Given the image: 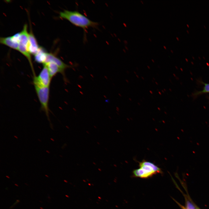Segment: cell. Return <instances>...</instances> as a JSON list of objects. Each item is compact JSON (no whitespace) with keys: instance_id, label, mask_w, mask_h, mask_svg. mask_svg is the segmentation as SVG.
Here are the masks:
<instances>
[{"instance_id":"cell-5","label":"cell","mask_w":209,"mask_h":209,"mask_svg":"<svg viewBox=\"0 0 209 209\" xmlns=\"http://www.w3.org/2000/svg\"><path fill=\"white\" fill-rule=\"evenodd\" d=\"M49 62L55 63L59 67L62 71L63 79L65 81L67 82L65 74V70L68 68L72 67V66L66 64L53 54L47 53L46 60L44 64Z\"/></svg>"},{"instance_id":"cell-19","label":"cell","mask_w":209,"mask_h":209,"mask_svg":"<svg viewBox=\"0 0 209 209\" xmlns=\"http://www.w3.org/2000/svg\"><path fill=\"white\" fill-rule=\"evenodd\" d=\"M152 60L153 62H154V60H153V59H152Z\"/></svg>"},{"instance_id":"cell-8","label":"cell","mask_w":209,"mask_h":209,"mask_svg":"<svg viewBox=\"0 0 209 209\" xmlns=\"http://www.w3.org/2000/svg\"><path fill=\"white\" fill-rule=\"evenodd\" d=\"M44 64L47 66L52 79L58 73H60L62 74L61 70L55 63L52 62H49Z\"/></svg>"},{"instance_id":"cell-17","label":"cell","mask_w":209,"mask_h":209,"mask_svg":"<svg viewBox=\"0 0 209 209\" xmlns=\"http://www.w3.org/2000/svg\"><path fill=\"white\" fill-rule=\"evenodd\" d=\"M15 185L17 186H18V185L17 184H15Z\"/></svg>"},{"instance_id":"cell-15","label":"cell","mask_w":209,"mask_h":209,"mask_svg":"<svg viewBox=\"0 0 209 209\" xmlns=\"http://www.w3.org/2000/svg\"><path fill=\"white\" fill-rule=\"evenodd\" d=\"M123 24H124V25L125 26V27H126V26H127V25H126V24H125L124 23Z\"/></svg>"},{"instance_id":"cell-1","label":"cell","mask_w":209,"mask_h":209,"mask_svg":"<svg viewBox=\"0 0 209 209\" xmlns=\"http://www.w3.org/2000/svg\"><path fill=\"white\" fill-rule=\"evenodd\" d=\"M59 15L60 18L67 20L73 25L81 28L84 30L89 27H96L98 25L97 22L90 20L77 10H64L60 12Z\"/></svg>"},{"instance_id":"cell-18","label":"cell","mask_w":209,"mask_h":209,"mask_svg":"<svg viewBox=\"0 0 209 209\" xmlns=\"http://www.w3.org/2000/svg\"><path fill=\"white\" fill-rule=\"evenodd\" d=\"M40 208L41 209H44L42 207H40Z\"/></svg>"},{"instance_id":"cell-6","label":"cell","mask_w":209,"mask_h":209,"mask_svg":"<svg viewBox=\"0 0 209 209\" xmlns=\"http://www.w3.org/2000/svg\"><path fill=\"white\" fill-rule=\"evenodd\" d=\"M40 47L32 32L30 31L29 33L27 46L28 52L30 54L35 55L37 53Z\"/></svg>"},{"instance_id":"cell-3","label":"cell","mask_w":209,"mask_h":209,"mask_svg":"<svg viewBox=\"0 0 209 209\" xmlns=\"http://www.w3.org/2000/svg\"><path fill=\"white\" fill-rule=\"evenodd\" d=\"M34 86L42 109L45 112L47 116H48L50 87L36 85H34Z\"/></svg>"},{"instance_id":"cell-13","label":"cell","mask_w":209,"mask_h":209,"mask_svg":"<svg viewBox=\"0 0 209 209\" xmlns=\"http://www.w3.org/2000/svg\"><path fill=\"white\" fill-rule=\"evenodd\" d=\"M163 47H164V48L165 49H166V46H163Z\"/></svg>"},{"instance_id":"cell-7","label":"cell","mask_w":209,"mask_h":209,"mask_svg":"<svg viewBox=\"0 0 209 209\" xmlns=\"http://www.w3.org/2000/svg\"><path fill=\"white\" fill-rule=\"evenodd\" d=\"M0 42L12 49L18 51L19 43L15 41L12 36L0 37Z\"/></svg>"},{"instance_id":"cell-11","label":"cell","mask_w":209,"mask_h":209,"mask_svg":"<svg viewBox=\"0 0 209 209\" xmlns=\"http://www.w3.org/2000/svg\"><path fill=\"white\" fill-rule=\"evenodd\" d=\"M202 93L209 92V84H205Z\"/></svg>"},{"instance_id":"cell-16","label":"cell","mask_w":209,"mask_h":209,"mask_svg":"<svg viewBox=\"0 0 209 209\" xmlns=\"http://www.w3.org/2000/svg\"><path fill=\"white\" fill-rule=\"evenodd\" d=\"M149 39L150 41H152V40L150 38H149Z\"/></svg>"},{"instance_id":"cell-2","label":"cell","mask_w":209,"mask_h":209,"mask_svg":"<svg viewBox=\"0 0 209 209\" xmlns=\"http://www.w3.org/2000/svg\"><path fill=\"white\" fill-rule=\"evenodd\" d=\"M139 168L133 171V176L135 177L146 179L158 173H161V169L153 163L145 160L139 163Z\"/></svg>"},{"instance_id":"cell-12","label":"cell","mask_w":209,"mask_h":209,"mask_svg":"<svg viewBox=\"0 0 209 209\" xmlns=\"http://www.w3.org/2000/svg\"><path fill=\"white\" fill-rule=\"evenodd\" d=\"M140 1V2H141V3H142V4H143L144 3H143V1L142 0H141Z\"/></svg>"},{"instance_id":"cell-4","label":"cell","mask_w":209,"mask_h":209,"mask_svg":"<svg viewBox=\"0 0 209 209\" xmlns=\"http://www.w3.org/2000/svg\"><path fill=\"white\" fill-rule=\"evenodd\" d=\"M52 78L47 66L43 64V67L38 75L33 76L34 85L50 87Z\"/></svg>"},{"instance_id":"cell-9","label":"cell","mask_w":209,"mask_h":209,"mask_svg":"<svg viewBox=\"0 0 209 209\" xmlns=\"http://www.w3.org/2000/svg\"><path fill=\"white\" fill-rule=\"evenodd\" d=\"M47 53L43 48L40 47L37 53L34 55L35 61L37 63L43 64L46 60Z\"/></svg>"},{"instance_id":"cell-14","label":"cell","mask_w":209,"mask_h":209,"mask_svg":"<svg viewBox=\"0 0 209 209\" xmlns=\"http://www.w3.org/2000/svg\"><path fill=\"white\" fill-rule=\"evenodd\" d=\"M125 48H126L127 50H128V48L127 47V46H125Z\"/></svg>"},{"instance_id":"cell-20","label":"cell","mask_w":209,"mask_h":209,"mask_svg":"<svg viewBox=\"0 0 209 209\" xmlns=\"http://www.w3.org/2000/svg\"><path fill=\"white\" fill-rule=\"evenodd\" d=\"M124 52H126V51L124 49Z\"/></svg>"},{"instance_id":"cell-10","label":"cell","mask_w":209,"mask_h":209,"mask_svg":"<svg viewBox=\"0 0 209 209\" xmlns=\"http://www.w3.org/2000/svg\"><path fill=\"white\" fill-rule=\"evenodd\" d=\"M186 209H198L195 208V206L190 202L188 201L186 202Z\"/></svg>"}]
</instances>
